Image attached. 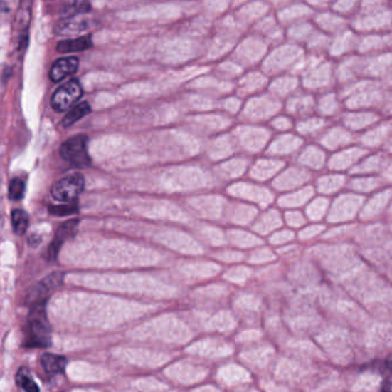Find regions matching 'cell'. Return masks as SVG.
Segmentation results:
<instances>
[{
    "instance_id": "cell-3",
    "label": "cell",
    "mask_w": 392,
    "mask_h": 392,
    "mask_svg": "<svg viewBox=\"0 0 392 392\" xmlns=\"http://www.w3.org/2000/svg\"><path fill=\"white\" fill-rule=\"evenodd\" d=\"M84 185H85L84 177L80 174H73L56 182L51 189V193L54 200L58 202L70 204V202H76L77 198L84 190Z\"/></svg>"
},
{
    "instance_id": "cell-17",
    "label": "cell",
    "mask_w": 392,
    "mask_h": 392,
    "mask_svg": "<svg viewBox=\"0 0 392 392\" xmlns=\"http://www.w3.org/2000/svg\"><path fill=\"white\" fill-rule=\"evenodd\" d=\"M90 9H91V5L89 3L76 1V3L69 4L65 12L68 13V14H76V13L89 12Z\"/></svg>"
},
{
    "instance_id": "cell-5",
    "label": "cell",
    "mask_w": 392,
    "mask_h": 392,
    "mask_svg": "<svg viewBox=\"0 0 392 392\" xmlns=\"http://www.w3.org/2000/svg\"><path fill=\"white\" fill-rule=\"evenodd\" d=\"M83 96L82 86L76 78L60 86L52 97V107L56 112H63L70 108Z\"/></svg>"
},
{
    "instance_id": "cell-9",
    "label": "cell",
    "mask_w": 392,
    "mask_h": 392,
    "mask_svg": "<svg viewBox=\"0 0 392 392\" xmlns=\"http://www.w3.org/2000/svg\"><path fill=\"white\" fill-rule=\"evenodd\" d=\"M90 27L91 22L85 19H67L56 27V33L60 35H77L90 29Z\"/></svg>"
},
{
    "instance_id": "cell-15",
    "label": "cell",
    "mask_w": 392,
    "mask_h": 392,
    "mask_svg": "<svg viewBox=\"0 0 392 392\" xmlns=\"http://www.w3.org/2000/svg\"><path fill=\"white\" fill-rule=\"evenodd\" d=\"M24 191H26V185L21 178H13L9 187V200H20L23 198Z\"/></svg>"
},
{
    "instance_id": "cell-16",
    "label": "cell",
    "mask_w": 392,
    "mask_h": 392,
    "mask_svg": "<svg viewBox=\"0 0 392 392\" xmlns=\"http://www.w3.org/2000/svg\"><path fill=\"white\" fill-rule=\"evenodd\" d=\"M50 213L56 217H65L70 214L77 213L78 212V205L77 202H70V204H60V205H51L48 207Z\"/></svg>"
},
{
    "instance_id": "cell-1",
    "label": "cell",
    "mask_w": 392,
    "mask_h": 392,
    "mask_svg": "<svg viewBox=\"0 0 392 392\" xmlns=\"http://www.w3.org/2000/svg\"><path fill=\"white\" fill-rule=\"evenodd\" d=\"M50 345L51 327L45 305L31 306L24 334V346L43 349Z\"/></svg>"
},
{
    "instance_id": "cell-13",
    "label": "cell",
    "mask_w": 392,
    "mask_h": 392,
    "mask_svg": "<svg viewBox=\"0 0 392 392\" xmlns=\"http://www.w3.org/2000/svg\"><path fill=\"white\" fill-rule=\"evenodd\" d=\"M16 383L24 392H41L39 386H37L30 371L26 367H22L16 374Z\"/></svg>"
},
{
    "instance_id": "cell-18",
    "label": "cell",
    "mask_w": 392,
    "mask_h": 392,
    "mask_svg": "<svg viewBox=\"0 0 392 392\" xmlns=\"http://www.w3.org/2000/svg\"><path fill=\"white\" fill-rule=\"evenodd\" d=\"M383 392H392V374L386 378L383 383Z\"/></svg>"
},
{
    "instance_id": "cell-7",
    "label": "cell",
    "mask_w": 392,
    "mask_h": 392,
    "mask_svg": "<svg viewBox=\"0 0 392 392\" xmlns=\"http://www.w3.org/2000/svg\"><path fill=\"white\" fill-rule=\"evenodd\" d=\"M78 225H80V221L70 220L60 226L58 232H56L55 237H54L52 243L50 244V247H48V251H46V254H45L48 262H53V260L58 258L62 244L76 234Z\"/></svg>"
},
{
    "instance_id": "cell-10",
    "label": "cell",
    "mask_w": 392,
    "mask_h": 392,
    "mask_svg": "<svg viewBox=\"0 0 392 392\" xmlns=\"http://www.w3.org/2000/svg\"><path fill=\"white\" fill-rule=\"evenodd\" d=\"M92 48V39L90 36L78 37L75 39H65L58 44V51L60 53H73V52H82Z\"/></svg>"
},
{
    "instance_id": "cell-8",
    "label": "cell",
    "mask_w": 392,
    "mask_h": 392,
    "mask_svg": "<svg viewBox=\"0 0 392 392\" xmlns=\"http://www.w3.org/2000/svg\"><path fill=\"white\" fill-rule=\"evenodd\" d=\"M78 63H80V60L76 57L61 58V59L56 60L50 71L51 80L56 83L69 75L74 74L75 71L78 69Z\"/></svg>"
},
{
    "instance_id": "cell-14",
    "label": "cell",
    "mask_w": 392,
    "mask_h": 392,
    "mask_svg": "<svg viewBox=\"0 0 392 392\" xmlns=\"http://www.w3.org/2000/svg\"><path fill=\"white\" fill-rule=\"evenodd\" d=\"M12 225L16 235L22 236L29 226V215L23 210H14L12 213Z\"/></svg>"
},
{
    "instance_id": "cell-4",
    "label": "cell",
    "mask_w": 392,
    "mask_h": 392,
    "mask_svg": "<svg viewBox=\"0 0 392 392\" xmlns=\"http://www.w3.org/2000/svg\"><path fill=\"white\" fill-rule=\"evenodd\" d=\"M63 279H65V274L62 272H54L44 279H41L38 284L35 285L33 289H30L27 296L28 303L31 306L45 305L51 294H53L59 287H61Z\"/></svg>"
},
{
    "instance_id": "cell-11",
    "label": "cell",
    "mask_w": 392,
    "mask_h": 392,
    "mask_svg": "<svg viewBox=\"0 0 392 392\" xmlns=\"http://www.w3.org/2000/svg\"><path fill=\"white\" fill-rule=\"evenodd\" d=\"M41 366L48 374H59L65 371L67 366V360L65 356L58 354H43L41 359Z\"/></svg>"
},
{
    "instance_id": "cell-12",
    "label": "cell",
    "mask_w": 392,
    "mask_h": 392,
    "mask_svg": "<svg viewBox=\"0 0 392 392\" xmlns=\"http://www.w3.org/2000/svg\"><path fill=\"white\" fill-rule=\"evenodd\" d=\"M91 113V106L89 103H80L76 105L73 110H69L68 113L65 114V118L62 120V125L65 128H68L70 125H75L77 121H80L82 118Z\"/></svg>"
},
{
    "instance_id": "cell-2",
    "label": "cell",
    "mask_w": 392,
    "mask_h": 392,
    "mask_svg": "<svg viewBox=\"0 0 392 392\" xmlns=\"http://www.w3.org/2000/svg\"><path fill=\"white\" fill-rule=\"evenodd\" d=\"M60 155L69 164L78 168H85L91 165V157L88 151V137L77 135L65 140L60 148Z\"/></svg>"
},
{
    "instance_id": "cell-6",
    "label": "cell",
    "mask_w": 392,
    "mask_h": 392,
    "mask_svg": "<svg viewBox=\"0 0 392 392\" xmlns=\"http://www.w3.org/2000/svg\"><path fill=\"white\" fill-rule=\"evenodd\" d=\"M31 1H22L18 6L14 20V33L18 39L16 48L18 52H24L29 41V24L31 21Z\"/></svg>"
}]
</instances>
